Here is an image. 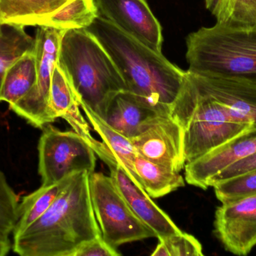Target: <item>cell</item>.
<instances>
[{
    "instance_id": "1",
    "label": "cell",
    "mask_w": 256,
    "mask_h": 256,
    "mask_svg": "<svg viewBox=\"0 0 256 256\" xmlns=\"http://www.w3.org/2000/svg\"><path fill=\"white\" fill-rule=\"evenodd\" d=\"M109 54L128 92L162 115L171 116L186 72L99 15L85 29Z\"/></svg>"
},
{
    "instance_id": "2",
    "label": "cell",
    "mask_w": 256,
    "mask_h": 256,
    "mask_svg": "<svg viewBox=\"0 0 256 256\" xmlns=\"http://www.w3.org/2000/svg\"><path fill=\"white\" fill-rule=\"evenodd\" d=\"M90 174H74L48 210L20 234L12 249L22 256H72L86 242L102 236L93 210Z\"/></svg>"
},
{
    "instance_id": "3",
    "label": "cell",
    "mask_w": 256,
    "mask_h": 256,
    "mask_svg": "<svg viewBox=\"0 0 256 256\" xmlns=\"http://www.w3.org/2000/svg\"><path fill=\"white\" fill-rule=\"evenodd\" d=\"M57 66L66 75L79 104L105 120L116 95L126 83L104 48L85 29L63 31Z\"/></svg>"
},
{
    "instance_id": "4",
    "label": "cell",
    "mask_w": 256,
    "mask_h": 256,
    "mask_svg": "<svg viewBox=\"0 0 256 256\" xmlns=\"http://www.w3.org/2000/svg\"><path fill=\"white\" fill-rule=\"evenodd\" d=\"M188 72L256 83V26L216 22L186 38Z\"/></svg>"
},
{
    "instance_id": "5",
    "label": "cell",
    "mask_w": 256,
    "mask_h": 256,
    "mask_svg": "<svg viewBox=\"0 0 256 256\" xmlns=\"http://www.w3.org/2000/svg\"><path fill=\"white\" fill-rule=\"evenodd\" d=\"M171 117L183 128L186 164L226 144L250 126L236 121L228 109L206 93L186 71Z\"/></svg>"
},
{
    "instance_id": "6",
    "label": "cell",
    "mask_w": 256,
    "mask_h": 256,
    "mask_svg": "<svg viewBox=\"0 0 256 256\" xmlns=\"http://www.w3.org/2000/svg\"><path fill=\"white\" fill-rule=\"evenodd\" d=\"M93 210L103 238L114 247L156 237L130 207L110 176L94 172L90 176Z\"/></svg>"
},
{
    "instance_id": "7",
    "label": "cell",
    "mask_w": 256,
    "mask_h": 256,
    "mask_svg": "<svg viewBox=\"0 0 256 256\" xmlns=\"http://www.w3.org/2000/svg\"><path fill=\"white\" fill-rule=\"evenodd\" d=\"M42 129L38 146L42 186L55 184L78 173L94 172L96 153L79 134L60 130L50 123Z\"/></svg>"
},
{
    "instance_id": "8",
    "label": "cell",
    "mask_w": 256,
    "mask_h": 256,
    "mask_svg": "<svg viewBox=\"0 0 256 256\" xmlns=\"http://www.w3.org/2000/svg\"><path fill=\"white\" fill-rule=\"evenodd\" d=\"M62 30L39 26L34 39L37 79L32 90L10 107L15 114L32 126L42 129L52 123L48 111L50 89L54 68L57 65Z\"/></svg>"
},
{
    "instance_id": "9",
    "label": "cell",
    "mask_w": 256,
    "mask_h": 256,
    "mask_svg": "<svg viewBox=\"0 0 256 256\" xmlns=\"http://www.w3.org/2000/svg\"><path fill=\"white\" fill-rule=\"evenodd\" d=\"M91 147L96 155L108 165L110 177L124 199L136 215L156 234L162 239L182 232L171 218L161 210L148 195L143 188L137 186L118 164L114 153L96 138Z\"/></svg>"
},
{
    "instance_id": "10",
    "label": "cell",
    "mask_w": 256,
    "mask_h": 256,
    "mask_svg": "<svg viewBox=\"0 0 256 256\" xmlns=\"http://www.w3.org/2000/svg\"><path fill=\"white\" fill-rule=\"evenodd\" d=\"M130 140L140 156L178 172L184 168V132L171 116H160Z\"/></svg>"
},
{
    "instance_id": "11",
    "label": "cell",
    "mask_w": 256,
    "mask_h": 256,
    "mask_svg": "<svg viewBox=\"0 0 256 256\" xmlns=\"http://www.w3.org/2000/svg\"><path fill=\"white\" fill-rule=\"evenodd\" d=\"M214 226L226 250L248 255L256 246V194L218 207Z\"/></svg>"
},
{
    "instance_id": "12",
    "label": "cell",
    "mask_w": 256,
    "mask_h": 256,
    "mask_svg": "<svg viewBox=\"0 0 256 256\" xmlns=\"http://www.w3.org/2000/svg\"><path fill=\"white\" fill-rule=\"evenodd\" d=\"M100 16L136 40L161 53L162 28L146 0H94Z\"/></svg>"
},
{
    "instance_id": "13",
    "label": "cell",
    "mask_w": 256,
    "mask_h": 256,
    "mask_svg": "<svg viewBox=\"0 0 256 256\" xmlns=\"http://www.w3.org/2000/svg\"><path fill=\"white\" fill-rule=\"evenodd\" d=\"M256 152V128H251L226 144L185 165L188 184L207 189L210 182L233 162Z\"/></svg>"
},
{
    "instance_id": "14",
    "label": "cell",
    "mask_w": 256,
    "mask_h": 256,
    "mask_svg": "<svg viewBox=\"0 0 256 256\" xmlns=\"http://www.w3.org/2000/svg\"><path fill=\"white\" fill-rule=\"evenodd\" d=\"M190 73L203 90L228 109L236 121L256 128V83Z\"/></svg>"
},
{
    "instance_id": "15",
    "label": "cell",
    "mask_w": 256,
    "mask_h": 256,
    "mask_svg": "<svg viewBox=\"0 0 256 256\" xmlns=\"http://www.w3.org/2000/svg\"><path fill=\"white\" fill-rule=\"evenodd\" d=\"M162 116L128 91L114 96L105 121L129 139L141 133L158 117ZM168 116V115H164Z\"/></svg>"
},
{
    "instance_id": "16",
    "label": "cell",
    "mask_w": 256,
    "mask_h": 256,
    "mask_svg": "<svg viewBox=\"0 0 256 256\" xmlns=\"http://www.w3.org/2000/svg\"><path fill=\"white\" fill-rule=\"evenodd\" d=\"M48 111L52 122L62 118L88 141L92 137L90 124L80 112L78 98L62 71L56 66L51 78Z\"/></svg>"
},
{
    "instance_id": "17",
    "label": "cell",
    "mask_w": 256,
    "mask_h": 256,
    "mask_svg": "<svg viewBox=\"0 0 256 256\" xmlns=\"http://www.w3.org/2000/svg\"><path fill=\"white\" fill-rule=\"evenodd\" d=\"M68 0H0V23L14 27H39Z\"/></svg>"
},
{
    "instance_id": "18",
    "label": "cell",
    "mask_w": 256,
    "mask_h": 256,
    "mask_svg": "<svg viewBox=\"0 0 256 256\" xmlns=\"http://www.w3.org/2000/svg\"><path fill=\"white\" fill-rule=\"evenodd\" d=\"M80 106L84 111L87 121L100 135L102 143L114 153L118 164L122 167L130 178L137 186L143 188L141 180L134 170V160L137 153L130 140L111 127L103 118L94 114L86 105L80 103Z\"/></svg>"
},
{
    "instance_id": "19",
    "label": "cell",
    "mask_w": 256,
    "mask_h": 256,
    "mask_svg": "<svg viewBox=\"0 0 256 256\" xmlns=\"http://www.w3.org/2000/svg\"><path fill=\"white\" fill-rule=\"evenodd\" d=\"M36 79L34 49L18 57L4 71L0 87V102H7L9 108L13 106L32 90Z\"/></svg>"
},
{
    "instance_id": "20",
    "label": "cell",
    "mask_w": 256,
    "mask_h": 256,
    "mask_svg": "<svg viewBox=\"0 0 256 256\" xmlns=\"http://www.w3.org/2000/svg\"><path fill=\"white\" fill-rule=\"evenodd\" d=\"M134 168L141 180L142 186L150 198L165 196L184 186V178L180 172L148 160L137 154Z\"/></svg>"
},
{
    "instance_id": "21",
    "label": "cell",
    "mask_w": 256,
    "mask_h": 256,
    "mask_svg": "<svg viewBox=\"0 0 256 256\" xmlns=\"http://www.w3.org/2000/svg\"><path fill=\"white\" fill-rule=\"evenodd\" d=\"M74 175L69 176L55 184L42 185L40 188L22 198L19 204L18 219L12 232L13 237L25 231L49 209Z\"/></svg>"
},
{
    "instance_id": "22",
    "label": "cell",
    "mask_w": 256,
    "mask_h": 256,
    "mask_svg": "<svg viewBox=\"0 0 256 256\" xmlns=\"http://www.w3.org/2000/svg\"><path fill=\"white\" fill-rule=\"evenodd\" d=\"M100 15L94 0H68L43 25L57 30H80L90 27Z\"/></svg>"
},
{
    "instance_id": "23",
    "label": "cell",
    "mask_w": 256,
    "mask_h": 256,
    "mask_svg": "<svg viewBox=\"0 0 256 256\" xmlns=\"http://www.w3.org/2000/svg\"><path fill=\"white\" fill-rule=\"evenodd\" d=\"M34 49V39L25 31V27L4 25L0 35V87L9 65L27 51Z\"/></svg>"
},
{
    "instance_id": "24",
    "label": "cell",
    "mask_w": 256,
    "mask_h": 256,
    "mask_svg": "<svg viewBox=\"0 0 256 256\" xmlns=\"http://www.w3.org/2000/svg\"><path fill=\"white\" fill-rule=\"evenodd\" d=\"M210 11L221 24L256 26V0H216Z\"/></svg>"
},
{
    "instance_id": "25",
    "label": "cell",
    "mask_w": 256,
    "mask_h": 256,
    "mask_svg": "<svg viewBox=\"0 0 256 256\" xmlns=\"http://www.w3.org/2000/svg\"><path fill=\"white\" fill-rule=\"evenodd\" d=\"M216 198L222 204L233 202L256 194V171L215 183Z\"/></svg>"
},
{
    "instance_id": "26",
    "label": "cell",
    "mask_w": 256,
    "mask_h": 256,
    "mask_svg": "<svg viewBox=\"0 0 256 256\" xmlns=\"http://www.w3.org/2000/svg\"><path fill=\"white\" fill-rule=\"evenodd\" d=\"M18 195L0 169V237L9 238L19 216Z\"/></svg>"
},
{
    "instance_id": "27",
    "label": "cell",
    "mask_w": 256,
    "mask_h": 256,
    "mask_svg": "<svg viewBox=\"0 0 256 256\" xmlns=\"http://www.w3.org/2000/svg\"><path fill=\"white\" fill-rule=\"evenodd\" d=\"M152 256H203L202 246L194 236L180 232L160 239Z\"/></svg>"
},
{
    "instance_id": "28",
    "label": "cell",
    "mask_w": 256,
    "mask_h": 256,
    "mask_svg": "<svg viewBox=\"0 0 256 256\" xmlns=\"http://www.w3.org/2000/svg\"><path fill=\"white\" fill-rule=\"evenodd\" d=\"M254 171H256V152L233 162L224 168L210 180V186H213L215 183L219 182Z\"/></svg>"
},
{
    "instance_id": "29",
    "label": "cell",
    "mask_w": 256,
    "mask_h": 256,
    "mask_svg": "<svg viewBox=\"0 0 256 256\" xmlns=\"http://www.w3.org/2000/svg\"><path fill=\"white\" fill-rule=\"evenodd\" d=\"M116 248L110 245L103 237L99 236L80 246L72 256H120Z\"/></svg>"
},
{
    "instance_id": "30",
    "label": "cell",
    "mask_w": 256,
    "mask_h": 256,
    "mask_svg": "<svg viewBox=\"0 0 256 256\" xmlns=\"http://www.w3.org/2000/svg\"><path fill=\"white\" fill-rule=\"evenodd\" d=\"M12 249V244L9 238H1L0 237V256L7 255Z\"/></svg>"
},
{
    "instance_id": "31",
    "label": "cell",
    "mask_w": 256,
    "mask_h": 256,
    "mask_svg": "<svg viewBox=\"0 0 256 256\" xmlns=\"http://www.w3.org/2000/svg\"><path fill=\"white\" fill-rule=\"evenodd\" d=\"M204 2H206V8L209 10H212L216 0H204Z\"/></svg>"
},
{
    "instance_id": "32",
    "label": "cell",
    "mask_w": 256,
    "mask_h": 256,
    "mask_svg": "<svg viewBox=\"0 0 256 256\" xmlns=\"http://www.w3.org/2000/svg\"><path fill=\"white\" fill-rule=\"evenodd\" d=\"M4 26L2 25L1 23H0V35L3 33V30H4Z\"/></svg>"
}]
</instances>
